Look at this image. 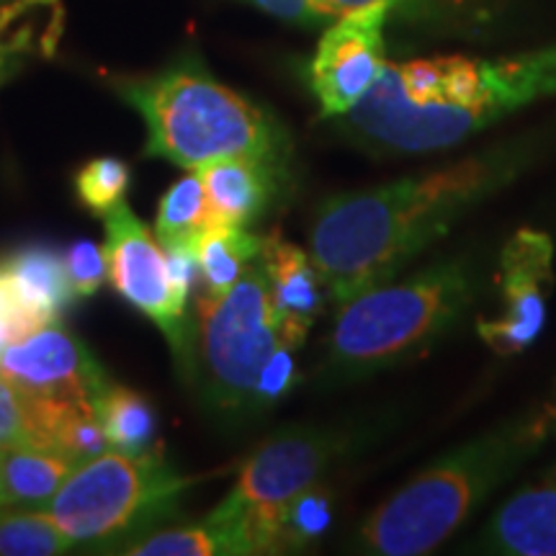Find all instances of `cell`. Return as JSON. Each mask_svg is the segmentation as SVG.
<instances>
[{"instance_id":"4dcf8cb0","label":"cell","mask_w":556,"mask_h":556,"mask_svg":"<svg viewBox=\"0 0 556 556\" xmlns=\"http://www.w3.org/2000/svg\"><path fill=\"white\" fill-rule=\"evenodd\" d=\"M245 3L255 5V9L268 13L278 21H287V24L296 26H325L330 24V16L325 13L319 0H245Z\"/></svg>"},{"instance_id":"8fae6325","label":"cell","mask_w":556,"mask_h":556,"mask_svg":"<svg viewBox=\"0 0 556 556\" xmlns=\"http://www.w3.org/2000/svg\"><path fill=\"white\" fill-rule=\"evenodd\" d=\"M554 287V242L546 232L520 229L500 253L503 312L477 325L479 338L500 356H516L541 336Z\"/></svg>"},{"instance_id":"f546056e","label":"cell","mask_w":556,"mask_h":556,"mask_svg":"<svg viewBox=\"0 0 556 556\" xmlns=\"http://www.w3.org/2000/svg\"><path fill=\"white\" fill-rule=\"evenodd\" d=\"M45 319L21 299L11 276L0 266V351L24 336H29V332L45 328Z\"/></svg>"},{"instance_id":"5bb4252c","label":"cell","mask_w":556,"mask_h":556,"mask_svg":"<svg viewBox=\"0 0 556 556\" xmlns=\"http://www.w3.org/2000/svg\"><path fill=\"white\" fill-rule=\"evenodd\" d=\"M127 556H253L261 554L245 516L214 507L199 523L139 533L116 548Z\"/></svg>"},{"instance_id":"3957f363","label":"cell","mask_w":556,"mask_h":556,"mask_svg":"<svg viewBox=\"0 0 556 556\" xmlns=\"http://www.w3.org/2000/svg\"><path fill=\"white\" fill-rule=\"evenodd\" d=\"M552 413L541 409L486 430L409 479L358 528L356 548L374 556L430 554L539 451Z\"/></svg>"},{"instance_id":"44dd1931","label":"cell","mask_w":556,"mask_h":556,"mask_svg":"<svg viewBox=\"0 0 556 556\" xmlns=\"http://www.w3.org/2000/svg\"><path fill=\"white\" fill-rule=\"evenodd\" d=\"M96 417H99L103 435H106L109 451L148 454L155 446V409L135 389L109 381L96 397Z\"/></svg>"},{"instance_id":"6da1fadb","label":"cell","mask_w":556,"mask_h":556,"mask_svg":"<svg viewBox=\"0 0 556 556\" xmlns=\"http://www.w3.org/2000/svg\"><path fill=\"white\" fill-rule=\"evenodd\" d=\"M536 155V139H510L422 176L325 199L309 225V258L328 296L340 304L397 276L464 214L510 186Z\"/></svg>"},{"instance_id":"277c9868","label":"cell","mask_w":556,"mask_h":556,"mask_svg":"<svg viewBox=\"0 0 556 556\" xmlns=\"http://www.w3.org/2000/svg\"><path fill=\"white\" fill-rule=\"evenodd\" d=\"M116 93L148 124V157L201 170L219 160L276 163L287 135L266 109L227 88L197 58H180L148 78L119 80Z\"/></svg>"},{"instance_id":"f1b7e54d","label":"cell","mask_w":556,"mask_h":556,"mask_svg":"<svg viewBox=\"0 0 556 556\" xmlns=\"http://www.w3.org/2000/svg\"><path fill=\"white\" fill-rule=\"evenodd\" d=\"M296 345L281 343L274 351V356L268 358V364L263 366L258 384L253 392V413H263V409L274 407L276 402H281L299 381V368H296Z\"/></svg>"},{"instance_id":"9a60e30c","label":"cell","mask_w":556,"mask_h":556,"mask_svg":"<svg viewBox=\"0 0 556 556\" xmlns=\"http://www.w3.org/2000/svg\"><path fill=\"white\" fill-rule=\"evenodd\" d=\"M212 222L250 227L276 197V163L270 160H219L199 170Z\"/></svg>"},{"instance_id":"7c38bea8","label":"cell","mask_w":556,"mask_h":556,"mask_svg":"<svg viewBox=\"0 0 556 556\" xmlns=\"http://www.w3.org/2000/svg\"><path fill=\"white\" fill-rule=\"evenodd\" d=\"M0 374L39 397L88 402L93 407L111 381L93 353L60 323L5 345L0 351Z\"/></svg>"},{"instance_id":"83f0119b","label":"cell","mask_w":556,"mask_h":556,"mask_svg":"<svg viewBox=\"0 0 556 556\" xmlns=\"http://www.w3.org/2000/svg\"><path fill=\"white\" fill-rule=\"evenodd\" d=\"M62 261H65L67 281L70 287H73L75 296L80 299L93 296L96 291L109 281L106 250L96 245L93 240L73 242V245L62 253Z\"/></svg>"},{"instance_id":"d4e9b609","label":"cell","mask_w":556,"mask_h":556,"mask_svg":"<svg viewBox=\"0 0 556 556\" xmlns=\"http://www.w3.org/2000/svg\"><path fill=\"white\" fill-rule=\"evenodd\" d=\"M332 523V495L323 484H312L291 497L278 516L281 552H296L317 544Z\"/></svg>"},{"instance_id":"8992f818","label":"cell","mask_w":556,"mask_h":556,"mask_svg":"<svg viewBox=\"0 0 556 556\" xmlns=\"http://www.w3.org/2000/svg\"><path fill=\"white\" fill-rule=\"evenodd\" d=\"M193 482L155 448L148 454L103 451L70 471L47 513L75 546H122L170 518Z\"/></svg>"},{"instance_id":"ffe728a7","label":"cell","mask_w":556,"mask_h":556,"mask_svg":"<svg viewBox=\"0 0 556 556\" xmlns=\"http://www.w3.org/2000/svg\"><path fill=\"white\" fill-rule=\"evenodd\" d=\"M261 245L263 240L248 232V227L212 222L197 240L199 278L204 283L201 294L219 296L232 289L258 261Z\"/></svg>"},{"instance_id":"ba28073f","label":"cell","mask_w":556,"mask_h":556,"mask_svg":"<svg viewBox=\"0 0 556 556\" xmlns=\"http://www.w3.org/2000/svg\"><path fill=\"white\" fill-rule=\"evenodd\" d=\"M366 435L353 426H294L270 435L240 467L235 486L217 505L219 510L245 516L261 554H283L278 541V516L291 497L323 477Z\"/></svg>"},{"instance_id":"4316f807","label":"cell","mask_w":556,"mask_h":556,"mask_svg":"<svg viewBox=\"0 0 556 556\" xmlns=\"http://www.w3.org/2000/svg\"><path fill=\"white\" fill-rule=\"evenodd\" d=\"M39 446L37 397L0 374V448Z\"/></svg>"},{"instance_id":"603a6c76","label":"cell","mask_w":556,"mask_h":556,"mask_svg":"<svg viewBox=\"0 0 556 556\" xmlns=\"http://www.w3.org/2000/svg\"><path fill=\"white\" fill-rule=\"evenodd\" d=\"M73 548V541L47 510L0 507V556H58Z\"/></svg>"},{"instance_id":"7402d4cb","label":"cell","mask_w":556,"mask_h":556,"mask_svg":"<svg viewBox=\"0 0 556 556\" xmlns=\"http://www.w3.org/2000/svg\"><path fill=\"white\" fill-rule=\"evenodd\" d=\"M212 225L204 180L191 170L163 193L157 204L155 238L163 248H197L201 232Z\"/></svg>"},{"instance_id":"52a82bcc","label":"cell","mask_w":556,"mask_h":556,"mask_svg":"<svg viewBox=\"0 0 556 556\" xmlns=\"http://www.w3.org/2000/svg\"><path fill=\"white\" fill-rule=\"evenodd\" d=\"M283 338L261 263L255 261L232 289L201 294L191 319L186 379L204 405L222 417L253 413V392Z\"/></svg>"},{"instance_id":"e0dca14e","label":"cell","mask_w":556,"mask_h":556,"mask_svg":"<svg viewBox=\"0 0 556 556\" xmlns=\"http://www.w3.org/2000/svg\"><path fill=\"white\" fill-rule=\"evenodd\" d=\"M78 464L54 448H0V500L9 507L47 510Z\"/></svg>"},{"instance_id":"5b68a950","label":"cell","mask_w":556,"mask_h":556,"mask_svg":"<svg viewBox=\"0 0 556 556\" xmlns=\"http://www.w3.org/2000/svg\"><path fill=\"white\" fill-rule=\"evenodd\" d=\"M479 283L475 261L448 258L340 302L325 356L328 379L356 381L426 351L467 315Z\"/></svg>"},{"instance_id":"1f68e13d","label":"cell","mask_w":556,"mask_h":556,"mask_svg":"<svg viewBox=\"0 0 556 556\" xmlns=\"http://www.w3.org/2000/svg\"><path fill=\"white\" fill-rule=\"evenodd\" d=\"M0 507H3V500H0Z\"/></svg>"},{"instance_id":"30bf717a","label":"cell","mask_w":556,"mask_h":556,"mask_svg":"<svg viewBox=\"0 0 556 556\" xmlns=\"http://www.w3.org/2000/svg\"><path fill=\"white\" fill-rule=\"evenodd\" d=\"M384 9H366L330 21L309 62V86L323 119H340L364 101L387 67Z\"/></svg>"},{"instance_id":"7a4b0ae2","label":"cell","mask_w":556,"mask_h":556,"mask_svg":"<svg viewBox=\"0 0 556 556\" xmlns=\"http://www.w3.org/2000/svg\"><path fill=\"white\" fill-rule=\"evenodd\" d=\"M556 96V45L513 58L387 62L343 131L374 152L422 155L458 148L518 109Z\"/></svg>"},{"instance_id":"cb8c5ba5","label":"cell","mask_w":556,"mask_h":556,"mask_svg":"<svg viewBox=\"0 0 556 556\" xmlns=\"http://www.w3.org/2000/svg\"><path fill=\"white\" fill-rule=\"evenodd\" d=\"M319 3L332 21L356 11L384 9L389 18H400L413 26H428V29L454 26L475 11L469 0H319Z\"/></svg>"},{"instance_id":"ac0fdd59","label":"cell","mask_w":556,"mask_h":556,"mask_svg":"<svg viewBox=\"0 0 556 556\" xmlns=\"http://www.w3.org/2000/svg\"><path fill=\"white\" fill-rule=\"evenodd\" d=\"M13 287L47 325L60 323L62 312L75 302V291L67 281L62 253L50 245H24L13 250L5 261H0Z\"/></svg>"},{"instance_id":"2e32d148","label":"cell","mask_w":556,"mask_h":556,"mask_svg":"<svg viewBox=\"0 0 556 556\" xmlns=\"http://www.w3.org/2000/svg\"><path fill=\"white\" fill-rule=\"evenodd\" d=\"M479 548L507 556H556V484L507 500L486 523Z\"/></svg>"},{"instance_id":"9c48e42d","label":"cell","mask_w":556,"mask_h":556,"mask_svg":"<svg viewBox=\"0 0 556 556\" xmlns=\"http://www.w3.org/2000/svg\"><path fill=\"white\" fill-rule=\"evenodd\" d=\"M106 263L109 281L124 302L152 319L168 338L173 356L186 368L191 348L189 296L191 291L176 281L165 248L155 232L127 206V201L106 217Z\"/></svg>"},{"instance_id":"4fadbf2b","label":"cell","mask_w":556,"mask_h":556,"mask_svg":"<svg viewBox=\"0 0 556 556\" xmlns=\"http://www.w3.org/2000/svg\"><path fill=\"white\" fill-rule=\"evenodd\" d=\"M258 263L266 276L283 338L291 345L302 348L309 328L323 315L325 302L330 299L315 261L302 248L291 245L274 232L263 240Z\"/></svg>"},{"instance_id":"484cf974","label":"cell","mask_w":556,"mask_h":556,"mask_svg":"<svg viewBox=\"0 0 556 556\" xmlns=\"http://www.w3.org/2000/svg\"><path fill=\"white\" fill-rule=\"evenodd\" d=\"M131 186V168L119 157H96L83 165L75 176L78 201L96 217H106L116 206L124 204Z\"/></svg>"},{"instance_id":"d6986e66","label":"cell","mask_w":556,"mask_h":556,"mask_svg":"<svg viewBox=\"0 0 556 556\" xmlns=\"http://www.w3.org/2000/svg\"><path fill=\"white\" fill-rule=\"evenodd\" d=\"M58 0H18L0 9V86L24 67V60L52 52L60 34Z\"/></svg>"}]
</instances>
